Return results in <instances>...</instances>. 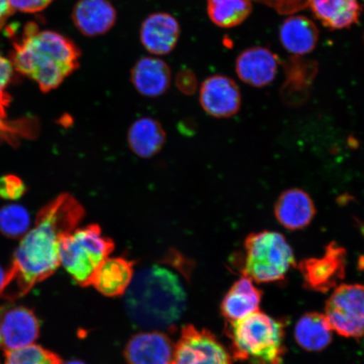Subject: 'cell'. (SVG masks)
I'll return each mask as SVG.
<instances>
[{"label": "cell", "mask_w": 364, "mask_h": 364, "mask_svg": "<svg viewBox=\"0 0 364 364\" xmlns=\"http://www.w3.org/2000/svg\"><path fill=\"white\" fill-rule=\"evenodd\" d=\"M309 7L323 26L332 31L358 24L362 14L358 0H311Z\"/></svg>", "instance_id": "20"}, {"label": "cell", "mask_w": 364, "mask_h": 364, "mask_svg": "<svg viewBox=\"0 0 364 364\" xmlns=\"http://www.w3.org/2000/svg\"><path fill=\"white\" fill-rule=\"evenodd\" d=\"M262 294L252 284V280L244 276L231 287L222 303V312L230 322L240 320L258 311Z\"/></svg>", "instance_id": "22"}, {"label": "cell", "mask_w": 364, "mask_h": 364, "mask_svg": "<svg viewBox=\"0 0 364 364\" xmlns=\"http://www.w3.org/2000/svg\"><path fill=\"white\" fill-rule=\"evenodd\" d=\"M84 216V208L70 194H62L45 206L14 255L0 297L21 298L51 277L60 265L62 239L77 229Z\"/></svg>", "instance_id": "1"}, {"label": "cell", "mask_w": 364, "mask_h": 364, "mask_svg": "<svg viewBox=\"0 0 364 364\" xmlns=\"http://www.w3.org/2000/svg\"><path fill=\"white\" fill-rule=\"evenodd\" d=\"M181 35L178 21L169 13H153L140 27L141 43L154 56L171 53L176 47Z\"/></svg>", "instance_id": "14"}, {"label": "cell", "mask_w": 364, "mask_h": 364, "mask_svg": "<svg viewBox=\"0 0 364 364\" xmlns=\"http://www.w3.org/2000/svg\"><path fill=\"white\" fill-rule=\"evenodd\" d=\"M253 0H207L209 19L221 28L238 26L250 16Z\"/></svg>", "instance_id": "25"}, {"label": "cell", "mask_w": 364, "mask_h": 364, "mask_svg": "<svg viewBox=\"0 0 364 364\" xmlns=\"http://www.w3.org/2000/svg\"><path fill=\"white\" fill-rule=\"evenodd\" d=\"M325 316L332 331L345 338L364 336V285L338 287L326 303Z\"/></svg>", "instance_id": "7"}, {"label": "cell", "mask_w": 364, "mask_h": 364, "mask_svg": "<svg viewBox=\"0 0 364 364\" xmlns=\"http://www.w3.org/2000/svg\"><path fill=\"white\" fill-rule=\"evenodd\" d=\"M171 364H231V358L210 331L186 326L175 345Z\"/></svg>", "instance_id": "8"}, {"label": "cell", "mask_w": 364, "mask_h": 364, "mask_svg": "<svg viewBox=\"0 0 364 364\" xmlns=\"http://www.w3.org/2000/svg\"><path fill=\"white\" fill-rule=\"evenodd\" d=\"M26 186L20 178L15 176H6L0 178V197L16 200L24 193Z\"/></svg>", "instance_id": "30"}, {"label": "cell", "mask_w": 364, "mask_h": 364, "mask_svg": "<svg viewBox=\"0 0 364 364\" xmlns=\"http://www.w3.org/2000/svg\"><path fill=\"white\" fill-rule=\"evenodd\" d=\"M281 59L265 47L244 50L236 58L235 72L244 83L255 88L265 87L275 80Z\"/></svg>", "instance_id": "13"}, {"label": "cell", "mask_w": 364, "mask_h": 364, "mask_svg": "<svg viewBox=\"0 0 364 364\" xmlns=\"http://www.w3.org/2000/svg\"><path fill=\"white\" fill-rule=\"evenodd\" d=\"M71 17L82 35L97 38L113 28L117 12L110 0H79L73 9Z\"/></svg>", "instance_id": "15"}, {"label": "cell", "mask_w": 364, "mask_h": 364, "mask_svg": "<svg viewBox=\"0 0 364 364\" xmlns=\"http://www.w3.org/2000/svg\"><path fill=\"white\" fill-rule=\"evenodd\" d=\"M316 213L315 203L311 196L299 188L284 191L274 206L277 222L289 230L304 229L311 224Z\"/></svg>", "instance_id": "18"}, {"label": "cell", "mask_w": 364, "mask_h": 364, "mask_svg": "<svg viewBox=\"0 0 364 364\" xmlns=\"http://www.w3.org/2000/svg\"><path fill=\"white\" fill-rule=\"evenodd\" d=\"M244 276L257 283H272L284 279L295 265L292 248L279 232L262 231L245 241Z\"/></svg>", "instance_id": "6"}, {"label": "cell", "mask_w": 364, "mask_h": 364, "mask_svg": "<svg viewBox=\"0 0 364 364\" xmlns=\"http://www.w3.org/2000/svg\"><path fill=\"white\" fill-rule=\"evenodd\" d=\"M166 134L161 124L151 117H143L130 127L127 141L132 151L141 158L156 156L166 143Z\"/></svg>", "instance_id": "23"}, {"label": "cell", "mask_w": 364, "mask_h": 364, "mask_svg": "<svg viewBox=\"0 0 364 364\" xmlns=\"http://www.w3.org/2000/svg\"><path fill=\"white\" fill-rule=\"evenodd\" d=\"M176 83L182 93L193 95L198 88V80L193 72L189 70H181L177 74Z\"/></svg>", "instance_id": "32"}, {"label": "cell", "mask_w": 364, "mask_h": 364, "mask_svg": "<svg viewBox=\"0 0 364 364\" xmlns=\"http://www.w3.org/2000/svg\"><path fill=\"white\" fill-rule=\"evenodd\" d=\"M114 242L97 225L76 229L65 236L59 247L60 264L76 284H92L95 272L113 252Z\"/></svg>", "instance_id": "5"}, {"label": "cell", "mask_w": 364, "mask_h": 364, "mask_svg": "<svg viewBox=\"0 0 364 364\" xmlns=\"http://www.w3.org/2000/svg\"><path fill=\"white\" fill-rule=\"evenodd\" d=\"M272 9L279 15H294L306 10L311 0H253Z\"/></svg>", "instance_id": "28"}, {"label": "cell", "mask_w": 364, "mask_h": 364, "mask_svg": "<svg viewBox=\"0 0 364 364\" xmlns=\"http://www.w3.org/2000/svg\"><path fill=\"white\" fill-rule=\"evenodd\" d=\"M61 364H85V363H82L80 361H78V360H72V361H68L67 363H62Z\"/></svg>", "instance_id": "36"}, {"label": "cell", "mask_w": 364, "mask_h": 364, "mask_svg": "<svg viewBox=\"0 0 364 364\" xmlns=\"http://www.w3.org/2000/svg\"><path fill=\"white\" fill-rule=\"evenodd\" d=\"M40 322L31 309L23 307H1L0 338L4 352L14 351L31 345L38 338Z\"/></svg>", "instance_id": "10"}, {"label": "cell", "mask_w": 364, "mask_h": 364, "mask_svg": "<svg viewBox=\"0 0 364 364\" xmlns=\"http://www.w3.org/2000/svg\"><path fill=\"white\" fill-rule=\"evenodd\" d=\"M134 277L133 262L124 258H107L95 272L92 284L107 297L125 294Z\"/></svg>", "instance_id": "21"}, {"label": "cell", "mask_w": 364, "mask_h": 364, "mask_svg": "<svg viewBox=\"0 0 364 364\" xmlns=\"http://www.w3.org/2000/svg\"><path fill=\"white\" fill-rule=\"evenodd\" d=\"M31 218L28 211L20 205H8L0 209V232L10 238H20L27 234Z\"/></svg>", "instance_id": "26"}, {"label": "cell", "mask_w": 364, "mask_h": 364, "mask_svg": "<svg viewBox=\"0 0 364 364\" xmlns=\"http://www.w3.org/2000/svg\"><path fill=\"white\" fill-rule=\"evenodd\" d=\"M358 227H359V230H360L361 234H362V235L363 236V238H364V223L358 220ZM362 263H364V261Z\"/></svg>", "instance_id": "35"}, {"label": "cell", "mask_w": 364, "mask_h": 364, "mask_svg": "<svg viewBox=\"0 0 364 364\" xmlns=\"http://www.w3.org/2000/svg\"><path fill=\"white\" fill-rule=\"evenodd\" d=\"M53 0H10L14 13L34 14L43 11L52 4Z\"/></svg>", "instance_id": "31"}, {"label": "cell", "mask_w": 364, "mask_h": 364, "mask_svg": "<svg viewBox=\"0 0 364 364\" xmlns=\"http://www.w3.org/2000/svg\"><path fill=\"white\" fill-rule=\"evenodd\" d=\"M331 331L325 315L308 313L296 325L295 338L306 351H321L331 343Z\"/></svg>", "instance_id": "24"}, {"label": "cell", "mask_w": 364, "mask_h": 364, "mask_svg": "<svg viewBox=\"0 0 364 364\" xmlns=\"http://www.w3.org/2000/svg\"><path fill=\"white\" fill-rule=\"evenodd\" d=\"M7 272H4L2 267L0 266V289H2L4 280H6Z\"/></svg>", "instance_id": "34"}, {"label": "cell", "mask_w": 364, "mask_h": 364, "mask_svg": "<svg viewBox=\"0 0 364 364\" xmlns=\"http://www.w3.org/2000/svg\"><path fill=\"white\" fill-rule=\"evenodd\" d=\"M81 55L74 41L56 31H41L36 23L29 22L21 39L14 42L9 59L14 70L48 93L78 70Z\"/></svg>", "instance_id": "2"}, {"label": "cell", "mask_w": 364, "mask_h": 364, "mask_svg": "<svg viewBox=\"0 0 364 364\" xmlns=\"http://www.w3.org/2000/svg\"><path fill=\"white\" fill-rule=\"evenodd\" d=\"M12 14L14 11L11 7L10 0H0V31L6 26L8 18Z\"/></svg>", "instance_id": "33"}, {"label": "cell", "mask_w": 364, "mask_h": 364, "mask_svg": "<svg viewBox=\"0 0 364 364\" xmlns=\"http://www.w3.org/2000/svg\"><path fill=\"white\" fill-rule=\"evenodd\" d=\"M174 347L161 331L140 332L127 343L125 358L129 364H171Z\"/></svg>", "instance_id": "16"}, {"label": "cell", "mask_w": 364, "mask_h": 364, "mask_svg": "<svg viewBox=\"0 0 364 364\" xmlns=\"http://www.w3.org/2000/svg\"><path fill=\"white\" fill-rule=\"evenodd\" d=\"M130 79L134 87L146 97H158L170 88L172 72L169 65L157 57H143L132 68Z\"/></svg>", "instance_id": "17"}, {"label": "cell", "mask_w": 364, "mask_h": 364, "mask_svg": "<svg viewBox=\"0 0 364 364\" xmlns=\"http://www.w3.org/2000/svg\"><path fill=\"white\" fill-rule=\"evenodd\" d=\"M199 102L208 115L217 118L233 117L241 107L239 86L226 75H212L200 87Z\"/></svg>", "instance_id": "11"}, {"label": "cell", "mask_w": 364, "mask_h": 364, "mask_svg": "<svg viewBox=\"0 0 364 364\" xmlns=\"http://www.w3.org/2000/svg\"><path fill=\"white\" fill-rule=\"evenodd\" d=\"M299 267L309 288L326 292L343 279L346 250L338 243L331 242L321 257L306 259Z\"/></svg>", "instance_id": "9"}, {"label": "cell", "mask_w": 364, "mask_h": 364, "mask_svg": "<svg viewBox=\"0 0 364 364\" xmlns=\"http://www.w3.org/2000/svg\"><path fill=\"white\" fill-rule=\"evenodd\" d=\"M57 354L40 347L29 345L14 351L6 353V364H61Z\"/></svg>", "instance_id": "27"}, {"label": "cell", "mask_w": 364, "mask_h": 364, "mask_svg": "<svg viewBox=\"0 0 364 364\" xmlns=\"http://www.w3.org/2000/svg\"><path fill=\"white\" fill-rule=\"evenodd\" d=\"M285 80L280 89V97L286 106L299 107L311 97V89L318 74V63L303 57L291 56L281 60Z\"/></svg>", "instance_id": "12"}, {"label": "cell", "mask_w": 364, "mask_h": 364, "mask_svg": "<svg viewBox=\"0 0 364 364\" xmlns=\"http://www.w3.org/2000/svg\"><path fill=\"white\" fill-rule=\"evenodd\" d=\"M132 321L143 328H169L183 315L186 294L174 272L153 266L136 273L125 293Z\"/></svg>", "instance_id": "3"}, {"label": "cell", "mask_w": 364, "mask_h": 364, "mask_svg": "<svg viewBox=\"0 0 364 364\" xmlns=\"http://www.w3.org/2000/svg\"><path fill=\"white\" fill-rule=\"evenodd\" d=\"M284 326L256 311L230 322V336L237 359H255L264 364H280L283 356Z\"/></svg>", "instance_id": "4"}, {"label": "cell", "mask_w": 364, "mask_h": 364, "mask_svg": "<svg viewBox=\"0 0 364 364\" xmlns=\"http://www.w3.org/2000/svg\"><path fill=\"white\" fill-rule=\"evenodd\" d=\"M279 38L283 47L292 56L304 57L317 47L320 31L308 17L294 14L282 24Z\"/></svg>", "instance_id": "19"}, {"label": "cell", "mask_w": 364, "mask_h": 364, "mask_svg": "<svg viewBox=\"0 0 364 364\" xmlns=\"http://www.w3.org/2000/svg\"><path fill=\"white\" fill-rule=\"evenodd\" d=\"M14 68L10 59L0 53V117L4 114V107L10 103V97L6 90L11 83L14 75Z\"/></svg>", "instance_id": "29"}, {"label": "cell", "mask_w": 364, "mask_h": 364, "mask_svg": "<svg viewBox=\"0 0 364 364\" xmlns=\"http://www.w3.org/2000/svg\"><path fill=\"white\" fill-rule=\"evenodd\" d=\"M0 311H1V308H0ZM0 343H1V338H0Z\"/></svg>", "instance_id": "37"}]
</instances>
